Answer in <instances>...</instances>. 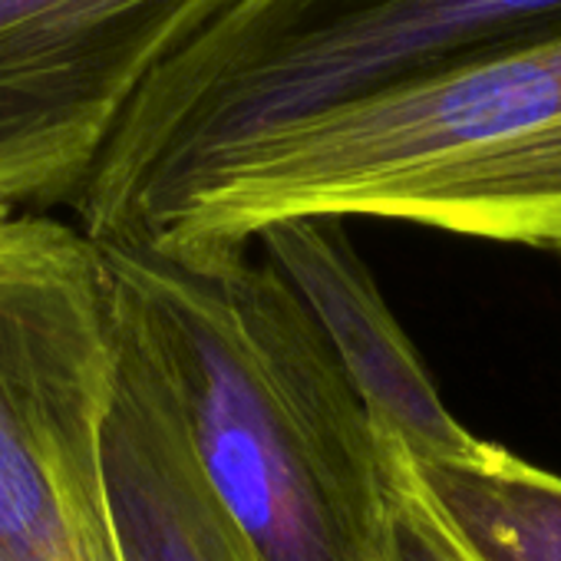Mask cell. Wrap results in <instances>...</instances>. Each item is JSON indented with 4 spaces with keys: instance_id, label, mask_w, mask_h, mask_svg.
I'll return each instance as SVG.
<instances>
[{
    "instance_id": "6da1fadb",
    "label": "cell",
    "mask_w": 561,
    "mask_h": 561,
    "mask_svg": "<svg viewBox=\"0 0 561 561\" xmlns=\"http://www.w3.org/2000/svg\"><path fill=\"white\" fill-rule=\"evenodd\" d=\"M103 261L257 561H400L387 439L277 267L254 244Z\"/></svg>"
},
{
    "instance_id": "7a4b0ae2",
    "label": "cell",
    "mask_w": 561,
    "mask_h": 561,
    "mask_svg": "<svg viewBox=\"0 0 561 561\" xmlns=\"http://www.w3.org/2000/svg\"><path fill=\"white\" fill-rule=\"evenodd\" d=\"M301 215L407 221L561 257V27L251 142L139 254L202 261Z\"/></svg>"
},
{
    "instance_id": "3957f363",
    "label": "cell",
    "mask_w": 561,
    "mask_h": 561,
    "mask_svg": "<svg viewBox=\"0 0 561 561\" xmlns=\"http://www.w3.org/2000/svg\"><path fill=\"white\" fill-rule=\"evenodd\" d=\"M561 27V0H234L136 93L77 198L139 254L221 162L328 106Z\"/></svg>"
},
{
    "instance_id": "277c9868",
    "label": "cell",
    "mask_w": 561,
    "mask_h": 561,
    "mask_svg": "<svg viewBox=\"0 0 561 561\" xmlns=\"http://www.w3.org/2000/svg\"><path fill=\"white\" fill-rule=\"evenodd\" d=\"M119 344L103 251L0 218V561H126L106 476Z\"/></svg>"
},
{
    "instance_id": "5b68a950",
    "label": "cell",
    "mask_w": 561,
    "mask_h": 561,
    "mask_svg": "<svg viewBox=\"0 0 561 561\" xmlns=\"http://www.w3.org/2000/svg\"><path fill=\"white\" fill-rule=\"evenodd\" d=\"M234 0H0V208L77 205L149 77Z\"/></svg>"
},
{
    "instance_id": "8992f818",
    "label": "cell",
    "mask_w": 561,
    "mask_h": 561,
    "mask_svg": "<svg viewBox=\"0 0 561 561\" xmlns=\"http://www.w3.org/2000/svg\"><path fill=\"white\" fill-rule=\"evenodd\" d=\"M254 244L328 334L380 436L400 443L410 459H459L482 446L446 410L423 357L354 248L347 218H280L264 225Z\"/></svg>"
},
{
    "instance_id": "52a82bcc",
    "label": "cell",
    "mask_w": 561,
    "mask_h": 561,
    "mask_svg": "<svg viewBox=\"0 0 561 561\" xmlns=\"http://www.w3.org/2000/svg\"><path fill=\"white\" fill-rule=\"evenodd\" d=\"M113 321L119 370L106 476L126 561H257L195 453L162 367L116 305Z\"/></svg>"
},
{
    "instance_id": "ba28073f",
    "label": "cell",
    "mask_w": 561,
    "mask_h": 561,
    "mask_svg": "<svg viewBox=\"0 0 561 561\" xmlns=\"http://www.w3.org/2000/svg\"><path fill=\"white\" fill-rule=\"evenodd\" d=\"M472 561H561V476L485 443L459 459H410Z\"/></svg>"
},
{
    "instance_id": "9c48e42d",
    "label": "cell",
    "mask_w": 561,
    "mask_h": 561,
    "mask_svg": "<svg viewBox=\"0 0 561 561\" xmlns=\"http://www.w3.org/2000/svg\"><path fill=\"white\" fill-rule=\"evenodd\" d=\"M387 439V436H383ZM390 456V495H393V528H397V558L400 561H472L462 545L453 538L430 495L423 492L410 453L387 439Z\"/></svg>"
},
{
    "instance_id": "30bf717a",
    "label": "cell",
    "mask_w": 561,
    "mask_h": 561,
    "mask_svg": "<svg viewBox=\"0 0 561 561\" xmlns=\"http://www.w3.org/2000/svg\"><path fill=\"white\" fill-rule=\"evenodd\" d=\"M4 215H11V211H8V208H0V218H4Z\"/></svg>"
}]
</instances>
